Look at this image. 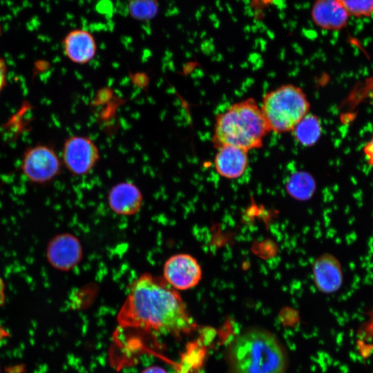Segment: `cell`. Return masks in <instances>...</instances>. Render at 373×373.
Masks as SVG:
<instances>
[{"mask_svg":"<svg viewBox=\"0 0 373 373\" xmlns=\"http://www.w3.org/2000/svg\"><path fill=\"white\" fill-rule=\"evenodd\" d=\"M117 322L122 327L175 336L189 333L195 327L178 290L163 278L149 273L131 285Z\"/></svg>","mask_w":373,"mask_h":373,"instance_id":"cell-1","label":"cell"},{"mask_svg":"<svg viewBox=\"0 0 373 373\" xmlns=\"http://www.w3.org/2000/svg\"><path fill=\"white\" fill-rule=\"evenodd\" d=\"M227 363L230 373H284L287 358L274 334L265 329L250 328L232 341Z\"/></svg>","mask_w":373,"mask_h":373,"instance_id":"cell-2","label":"cell"},{"mask_svg":"<svg viewBox=\"0 0 373 373\" xmlns=\"http://www.w3.org/2000/svg\"><path fill=\"white\" fill-rule=\"evenodd\" d=\"M269 132L260 106L248 97L216 115L212 142L216 149L231 145L249 151L262 147Z\"/></svg>","mask_w":373,"mask_h":373,"instance_id":"cell-3","label":"cell"},{"mask_svg":"<svg viewBox=\"0 0 373 373\" xmlns=\"http://www.w3.org/2000/svg\"><path fill=\"white\" fill-rule=\"evenodd\" d=\"M260 108L270 131L285 133L309 113L310 104L300 87L287 84L267 92Z\"/></svg>","mask_w":373,"mask_h":373,"instance_id":"cell-4","label":"cell"},{"mask_svg":"<svg viewBox=\"0 0 373 373\" xmlns=\"http://www.w3.org/2000/svg\"><path fill=\"white\" fill-rule=\"evenodd\" d=\"M20 169L31 183L45 184L60 174L61 160L52 146L37 144L24 151Z\"/></svg>","mask_w":373,"mask_h":373,"instance_id":"cell-5","label":"cell"},{"mask_svg":"<svg viewBox=\"0 0 373 373\" xmlns=\"http://www.w3.org/2000/svg\"><path fill=\"white\" fill-rule=\"evenodd\" d=\"M100 158L95 142L87 135H73L63 144L61 162L68 171L76 176L88 174Z\"/></svg>","mask_w":373,"mask_h":373,"instance_id":"cell-6","label":"cell"},{"mask_svg":"<svg viewBox=\"0 0 373 373\" xmlns=\"http://www.w3.org/2000/svg\"><path fill=\"white\" fill-rule=\"evenodd\" d=\"M202 269L198 260L188 254H178L166 260L163 278L176 290L191 289L200 283Z\"/></svg>","mask_w":373,"mask_h":373,"instance_id":"cell-7","label":"cell"},{"mask_svg":"<svg viewBox=\"0 0 373 373\" xmlns=\"http://www.w3.org/2000/svg\"><path fill=\"white\" fill-rule=\"evenodd\" d=\"M48 262L55 269L68 271L82 260L83 249L79 240L70 233H61L53 236L46 249Z\"/></svg>","mask_w":373,"mask_h":373,"instance_id":"cell-8","label":"cell"},{"mask_svg":"<svg viewBox=\"0 0 373 373\" xmlns=\"http://www.w3.org/2000/svg\"><path fill=\"white\" fill-rule=\"evenodd\" d=\"M312 274L316 287L324 294L338 291L343 283L341 262L329 253H324L314 260Z\"/></svg>","mask_w":373,"mask_h":373,"instance_id":"cell-9","label":"cell"},{"mask_svg":"<svg viewBox=\"0 0 373 373\" xmlns=\"http://www.w3.org/2000/svg\"><path fill=\"white\" fill-rule=\"evenodd\" d=\"M311 17L318 28L337 31L347 26L351 16L341 0H315Z\"/></svg>","mask_w":373,"mask_h":373,"instance_id":"cell-10","label":"cell"},{"mask_svg":"<svg viewBox=\"0 0 373 373\" xmlns=\"http://www.w3.org/2000/svg\"><path fill=\"white\" fill-rule=\"evenodd\" d=\"M62 45L66 57L75 64H87L97 54L96 40L89 31L84 29H74L68 32L62 41Z\"/></svg>","mask_w":373,"mask_h":373,"instance_id":"cell-11","label":"cell"},{"mask_svg":"<svg viewBox=\"0 0 373 373\" xmlns=\"http://www.w3.org/2000/svg\"><path fill=\"white\" fill-rule=\"evenodd\" d=\"M217 150L213 164L220 176L234 180L244 175L249 165L247 151L231 145L222 146Z\"/></svg>","mask_w":373,"mask_h":373,"instance_id":"cell-12","label":"cell"},{"mask_svg":"<svg viewBox=\"0 0 373 373\" xmlns=\"http://www.w3.org/2000/svg\"><path fill=\"white\" fill-rule=\"evenodd\" d=\"M143 201L140 189L133 183L122 182L114 185L110 190L108 202L115 213L131 216L141 209Z\"/></svg>","mask_w":373,"mask_h":373,"instance_id":"cell-13","label":"cell"},{"mask_svg":"<svg viewBox=\"0 0 373 373\" xmlns=\"http://www.w3.org/2000/svg\"><path fill=\"white\" fill-rule=\"evenodd\" d=\"M287 193L295 200L306 201L314 194L316 184L314 177L306 171H299L292 173L285 184Z\"/></svg>","mask_w":373,"mask_h":373,"instance_id":"cell-14","label":"cell"},{"mask_svg":"<svg viewBox=\"0 0 373 373\" xmlns=\"http://www.w3.org/2000/svg\"><path fill=\"white\" fill-rule=\"evenodd\" d=\"M291 133L298 143L306 147L312 146L321 135V120L316 115L309 113L296 125Z\"/></svg>","mask_w":373,"mask_h":373,"instance_id":"cell-15","label":"cell"},{"mask_svg":"<svg viewBox=\"0 0 373 373\" xmlns=\"http://www.w3.org/2000/svg\"><path fill=\"white\" fill-rule=\"evenodd\" d=\"M128 11L131 17L138 21H149L158 13L157 0H130Z\"/></svg>","mask_w":373,"mask_h":373,"instance_id":"cell-16","label":"cell"},{"mask_svg":"<svg viewBox=\"0 0 373 373\" xmlns=\"http://www.w3.org/2000/svg\"><path fill=\"white\" fill-rule=\"evenodd\" d=\"M351 17L367 18L373 15V0H341Z\"/></svg>","mask_w":373,"mask_h":373,"instance_id":"cell-17","label":"cell"},{"mask_svg":"<svg viewBox=\"0 0 373 373\" xmlns=\"http://www.w3.org/2000/svg\"><path fill=\"white\" fill-rule=\"evenodd\" d=\"M8 67L6 62L0 56V93L3 90L7 83Z\"/></svg>","mask_w":373,"mask_h":373,"instance_id":"cell-18","label":"cell"},{"mask_svg":"<svg viewBox=\"0 0 373 373\" xmlns=\"http://www.w3.org/2000/svg\"><path fill=\"white\" fill-rule=\"evenodd\" d=\"M363 153L367 163L373 166V135L370 140L365 145Z\"/></svg>","mask_w":373,"mask_h":373,"instance_id":"cell-19","label":"cell"},{"mask_svg":"<svg viewBox=\"0 0 373 373\" xmlns=\"http://www.w3.org/2000/svg\"><path fill=\"white\" fill-rule=\"evenodd\" d=\"M6 303V285L3 278L0 276V307Z\"/></svg>","mask_w":373,"mask_h":373,"instance_id":"cell-20","label":"cell"},{"mask_svg":"<svg viewBox=\"0 0 373 373\" xmlns=\"http://www.w3.org/2000/svg\"><path fill=\"white\" fill-rule=\"evenodd\" d=\"M141 373H167V372L159 366H150L145 368Z\"/></svg>","mask_w":373,"mask_h":373,"instance_id":"cell-21","label":"cell"},{"mask_svg":"<svg viewBox=\"0 0 373 373\" xmlns=\"http://www.w3.org/2000/svg\"><path fill=\"white\" fill-rule=\"evenodd\" d=\"M8 373H23L25 370V367L23 365H17L8 368Z\"/></svg>","mask_w":373,"mask_h":373,"instance_id":"cell-22","label":"cell"},{"mask_svg":"<svg viewBox=\"0 0 373 373\" xmlns=\"http://www.w3.org/2000/svg\"><path fill=\"white\" fill-rule=\"evenodd\" d=\"M255 6H266L271 3V0H251Z\"/></svg>","mask_w":373,"mask_h":373,"instance_id":"cell-23","label":"cell"},{"mask_svg":"<svg viewBox=\"0 0 373 373\" xmlns=\"http://www.w3.org/2000/svg\"><path fill=\"white\" fill-rule=\"evenodd\" d=\"M10 336V334L2 327H0V342L5 338Z\"/></svg>","mask_w":373,"mask_h":373,"instance_id":"cell-24","label":"cell"},{"mask_svg":"<svg viewBox=\"0 0 373 373\" xmlns=\"http://www.w3.org/2000/svg\"><path fill=\"white\" fill-rule=\"evenodd\" d=\"M0 373H1V371H0Z\"/></svg>","mask_w":373,"mask_h":373,"instance_id":"cell-25","label":"cell"}]
</instances>
